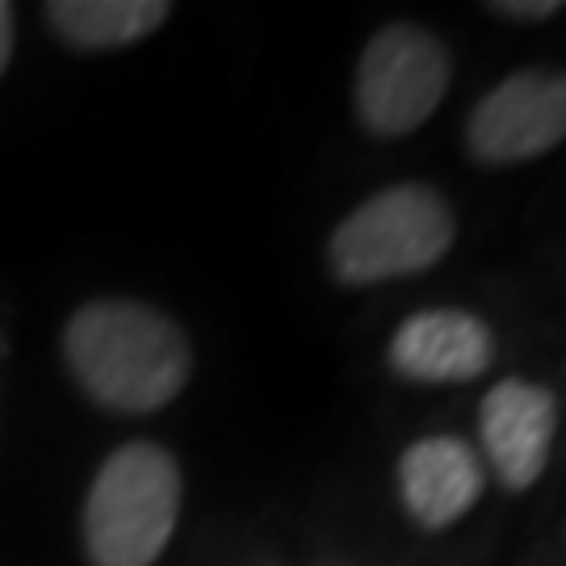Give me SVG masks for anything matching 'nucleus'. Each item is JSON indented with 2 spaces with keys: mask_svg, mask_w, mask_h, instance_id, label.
Masks as SVG:
<instances>
[{
  "mask_svg": "<svg viewBox=\"0 0 566 566\" xmlns=\"http://www.w3.org/2000/svg\"><path fill=\"white\" fill-rule=\"evenodd\" d=\"M458 235V219L446 193L424 181L390 185L365 198L327 240V269L340 285H382L416 277L446 261Z\"/></svg>",
  "mask_w": 566,
  "mask_h": 566,
  "instance_id": "3",
  "label": "nucleus"
},
{
  "mask_svg": "<svg viewBox=\"0 0 566 566\" xmlns=\"http://www.w3.org/2000/svg\"><path fill=\"white\" fill-rule=\"evenodd\" d=\"M181 465L164 446L114 449L84 500V549L93 566H151L177 533Z\"/></svg>",
  "mask_w": 566,
  "mask_h": 566,
  "instance_id": "2",
  "label": "nucleus"
},
{
  "mask_svg": "<svg viewBox=\"0 0 566 566\" xmlns=\"http://www.w3.org/2000/svg\"><path fill=\"white\" fill-rule=\"evenodd\" d=\"M483 491L486 470L479 449L453 432L420 437L399 453V500L407 516L428 533L458 525L483 500Z\"/></svg>",
  "mask_w": 566,
  "mask_h": 566,
  "instance_id": "8",
  "label": "nucleus"
},
{
  "mask_svg": "<svg viewBox=\"0 0 566 566\" xmlns=\"http://www.w3.org/2000/svg\"><path fill=\"white\" fill-rule=\"evenodd\" d=\"M46 25L76 51H114L156 34L172 18L164 0H51L42 9Z\"/></svg>",
  "mask_w": 566,
  "mask_h": 566,
  "instance_id": "9",
  "label": "nucleus"
},
{
  "mask_svg": "<svg viewBox=\"0 0 566 566\" xmlns=\"http://www.w3.org/2000/svg\"><path fill=\"white\" fill-rule=\"evenodd\" d=\"M566 4L563 0H491L486 13L500 21H516V25H537V21L558 18Z\"/></svg>",
  "mask_w": 566,
  "mask_h": 566,
  "instance_id": "10",
  "label": "nucleus"
},
{
  "mask_svg": "<svg viewBox=\"0 0 566 566\" xmlns=\"http://www.w3.org/2000/svg\"><path fill=\"white\" fill-rule=\"evenodd\" d=\"M558 432V399L549 386L528 378H504L479 403V441L491 474L504 491L521 495L546 474L549 449Z\"/></svg>",
  "mask_w": 566,
  "mask_h": 566,
  "instance_id": "6",
  "label": "nucleus"
},
{
  "mask_svg": "<svg viewBox=\"0 0 566 566\" xmlns=\"http://www.w3.org/2000/svg\"><path fill=\"white\" fill-rule=\"evenodd\" d=\"M63 357L88 399L126 416L168 407L193 369V348L181 324L130 298L81 306L63 327Z\"/></svg>",
  "mask_w": 566,
  "mask_h": 566,
  "instance_id": "1",
  "label": "nucleus"
},
{
  "mask_svg": "<svg viewBox=\"0 0 566 566\" xmlns=\"http://www.w3.org/2000/svg\"><path fill=\"white\" fill-rule=\"evenodd\" d=\"M390 369L420 386H462L495 361V332L462 306H428L407 315L390 336Z\"/></svg>",
  "mask_w": 566,
  "mask_h": 566,
  "instance_id": "7",
  "label": "nucleus"
},
{
  "mask_svg": "<svg viewBox=\"0 0 566 566\" xmlns=\"http://www.w3.org/2000/svg\"><path fill=\"white\" fill-rule=\"evenodd\" d=\"M449 81H453V55L446 42L424 25L390 21L365 42L357 63V84H353L357 118L378 139H403L437 114Z\"/></svg>",
  "mask_w": 566,
  "mask_h": 566,
  "instance_id": "4",
  "label": "nucleus"
},
{
  "mask_svg": "<svg viewBox=\"0 0 566 566\" xmlns=\"http://www.w3.org/2000/svg\"><path fill=\"white\" fill-rule=\"evenodd\" d=\"M18 13H13V4H4L0 0V76H4V67L13 60V39H18Z\"/></svg>",
  "mask_w": 566,
  "mask_h": 566,
  "instance_id": "11",
  "label": "nucleus"
},
{
  "mask_svg": "<svg viewBox=\"0 0 566 566\" xmlns=\"http://www.w3.org/2000/svg\"><path fill=\"white\" fill-rule=\"evenodd\" d=\"M566 139V72L525 67L486 93L465 118V151L474 164L507 168L554 151Z\"/></svg>",
  "mask_w": 566,
  "mask_h": 566,
  "instance_id": "5",
  "label": "nucleus"
}]
</instances>
